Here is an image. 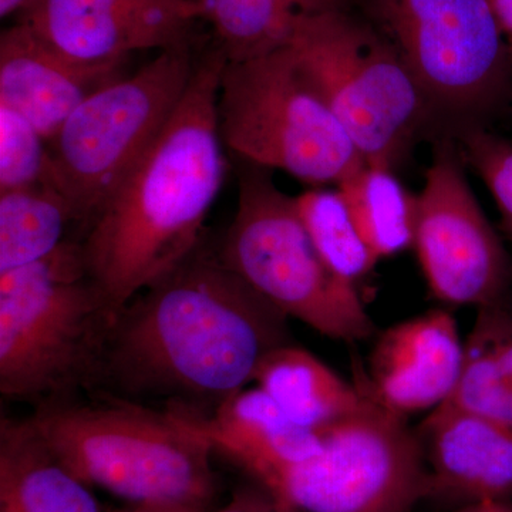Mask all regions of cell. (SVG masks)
Segmentation results:
<instances>
[{
	"instance_id": "6da1fadb",
	"label": "cell",
	"mask_w": 512,
	"mask_h": 512,
	"mask_svg": "<svg viewBox=\"0 0 512 512\" xmlns=\"http://www.w3.org/2000/svg\"><path fill=\"white\" fill-rule=\"evenodd\" d=\"M288 319L202 241L120 308L96 393L210 416L254 382L269 352L292 343Z\"/></svg>"
},
{
	"instance_id": "7a4b0ae2",
	"label": "cell",
	"mask_w": 512,
	"mask_h": 512,
	"mask_svg": "<svg viewBox=\"0 0 512 512\" xmlns=\"http://www.w3.org/2000/svg\"><path fill=\"white\" fill-rule=\"evenodd\" d=\"M225 63L217 46L197 57L173 117L79 238L90 276L117 308L204 241L205 221L228 173L218 126Z\"/></svg>"
},
{
	"instance_id": "3957f363",
	"label": "cell",
	"mask_w": 512,
	"mask_h": 512,
	"mask_svg": "<svg viewBox=\"0 0 512 512\" xmlns=\"http://www.w3.org/2000/svg\"><path fill=\"white\" fill-rule=\"evenodd\" d=\"M119 311L90 276L79 238L0 272V392L36 409L96 392Z\"/></svg>"
},
{
	"instance_id": "277c9868",
	"label": "cell",
	"mask_w": 512,
	"mask_h": 512,
	"mask_svg": "<svg viewBox=\"0 0 512 512\" xmlns=\"http://www.w3.org/2000/svg\"><path fill=\"white\" fill-rule=\"evenodd\" d=\"M29 420L89 487L133 504H211L214 450L178 414L101 393L39 407Z\"/></svg>"
},
{
	"instance_id": "5b68a950",
	"label": "cell",
	"mask_w": 512,
	"mask_h": 512,
	"mask_svg": "<svg viewBox=\"0 0 512 512\" xmlns=\"http://www.w3.org/2000/svg\"><path fill=\"white\" fill-rule=\"evenodd\" d=\"M348 131L366 164L396 171L437 127L396 49L345 9L303 19L286 43Z\"/></svg>"
},
{
	"instance_id": "8992f818",
	"label": "cell",
	"mask_w": 512,
	"mask_h": 512,
	"mask_svg": "<svg viewBox=\"0 0 512 512\" xmlns=\"http://www.w3.org/2000/svg\"><path fill=\"white\" fill-rule=\"evenodd\" d=\"M365 9L419 84L437 136L510 113L512 60L490 0H365Z\"/></svg>"
},
{
	"instance_id": "52a82bcc",
	"label": "cell",
	"mask_w": 512,
	"mask_h": 512,
	"mask_svg": "<svg viewBox=\"0 0 512 512\" xmlns=\"http://www.w3.org/2000/svg\"><path fill=\"white\" fill-rule=\"evenodd\" d=\"M222 143L238 160L302 183L335 184L365 165L348 131L288 47L227 62L218 93Z\"/></svg>"
},
{
	"instance_id": "ba28073f",
	"label": "cell",
	"mask_w": 512,
	"mask_h": 512,
	"mask_svg": "<svg viewBox=\"0 0 512 512\" xmlns=\"http://www.w3.org/2000/svg\"><path fill=\"white\" fill-rule=\"evenodd\" d=\"M238 205L222 261L266 301L320 335L355 343L375 333L356 285L326 265L299 217L295 197L271 170L238 160Z\"/></svg>"
},
{
	"instance_id": "9c48e42d",
	"label": "cell",
	"mask_w": 512,
	"mask_h": 512,
	"mask_svg": "<svg viewBox=\"0 0 512 512\" xmlns=\"http://www.w3.org/2000/svg\"><path fill=\"white\" fill-rule=\"evenodd\" d=\"M195 63L190 43L158 52L80 104L47 143V181L69 201L77 238L156 143Z\"/></svg>"
},
{
	"instance_id": "30bf717a",
	"label": "cell",
	"mask_w": 512,
	"mask_h": 512,
	"mask_svg": "<svg viewBox=\"0 0 512 512\" xmlns=\"http://www.w3.org/2000/svg\"><path fill=\"white\" fill-rule=\"evenodd\" d=\"M319 436L322 451L282 478L278 500L301 512H412L429 497L419 434L369 397Z\"/></svg>"
},
{
	"instance_id": "8fae6325",
	"label": "cell",
	"mask_w": 512,
	"mask_h": 512,
	"mask_svg": "<svg viewBox=\"0 0 512 512\" xmlns=\"http://www.w3.org/2000/svg\"><path fill=\"white\" fill-rule=\"evenodd\" d=\"M456 138H433L417 195L413 249L431 295L446 305H511L512 258L468 183Z\"/></svg>"
},
{
	"instance_id": "7c38bea8",
	"label": "cell",
	"mask_w": 512,
	"mask_h": 512,
	"mask_svg": "<svg viewBox=\"0 0 512 512\" xmlns=\"http://www.w3.org/2000/svg\"><path fill=\"white\" fill-rule=\"evenodd\" d=\"M197 19L195 0H39L25 22L63 55L103 63L187 45Z\"/></svg>"
},
{
	"instance_id": "4fadbf2b",
	"label": "cell",
	"mask_w": 512,
	"mask_h": 512,
	"mask_svg": "<svg viewBox=\"0 0 512 512\" xmlns=\"http://www.w3.org/2000/svg\"><path fill=\"white\" fill-rule=\"evenodd\" d=\"M464 362V340L444 309L423 313L384 330L376 340L369 375L360 392L390 413L410 414L440 407L453 396Z\"/></svg>"
},
{
	"instance_id": "5bb4252c",
	"label": "cell",
	"mask_w": 512,
	"mask_h": 512,
	"mask_svg": "<svg viewBox=\"0 0 512 512\" xmlns=\"http://www.w3.org/2000/svg\"><path fill=\"white\" fill-rule=\"evenodd\" d=\"M124 64L74 60L22 22L0 37V106L25 117L49 143L80 104L124 76Z\"/></svg>"
},
{
	"instance_id": "9a60e30c",
	"label": "cell",
	"mask_w": 512,
	"mask_h": 512,
	"mask_svg": "<svg viewBox=\"0 0 512 512\" xmlns=\"http://www.w3.org/2000/svg\"><path fill=\"white\" fill-rule=\"evenodd\" d=\"M429 468V497L464 505L511 500L512 430L441 404L416 430Z\"/></svg>"
},
{
	"instance_id": "2e32d148",
	"label": "cell",
	"mask_w": 512,
	"mask_h": 512,
	"mask_svg": "<svg viewBox=\"0 0 512 512\" xmlns=\"http://www.w3.org/2000/svg\"><path fill=\"white\" fill-rule=\"evenodd\" d=\"M175 414L272 494L292 468L322 451L319 434L296 424L259 387L234 394L210 416Z\"/></svg>"
},
{
	"instance_id": "e0dca14e",
	"label": "cell",
	"mask_w": 512,
	"mask_h": 512,
	"mask_svg": "<svg viewBox=\"0 0 512 512\" xmlns=\"http://www.w3.org/2000/svg\"><path fill=\"white\" fill-rule=\"evenodd\" d=\"M89 485L74 476L29 417L0 423V512H100Z\"/></svg>"
},
{
	"instance_id": "ac0fdd59",
	"label": "cell",
	"mask_w": 512,
	"mask_h": 512,
	"mask_svg": "<svg viewBox=\"0 0 512 512\" xmlns=\"http://www.w3.org/2000/svg\"><path fill=\"white\" fill-rule=\"evenodd\" d=\"M254 382L296 424L320 434L363 409L367 397L309 350L288 343L269 352Z\"/></svg>"
},
{
	"instance_id": "d6986e66",
	"label": "cell",
	"mask_w": 512,
	"mask_h": 512,
	"mask_svg": "<svg viewBox=\"0 0 512 512\" xmlns=\"http://www.w3.org/2000/svg\"><path fill=\"white\" fill-rule=\"evenodd\" d=\"M444 404L512 430V308L477 309L464 339V362L453 396Z\"/></svg>"
},
{
	"instance_id": "ffe728a7",
	"label": "cell",
	"mask_w": 512,
	"mask_h": 512,
	"mask_svg": "<svg viewBox=\"0 0 512 512\" xmlns=\"http://www.w3.org/2000/svg\"><path fill=\"white\" fill-rule=\"evenodd\" d=\"M227 62L282 49L303 19L342 9L343 0H195Z\"/></svg>"
},
{
	"instance_id": "44dd1931",
	"label": "cell",
	"mask_w": 512,
	"mask_h": 512,
	"mask_svg": "<svg viewBox=\"0 0 512 512\" xmlns=\"http://www.w3.org/2000/svg\"><path fill=\"white\" fill-rule=\"evenodd\" d=\"M357 229L376 258L402 254L414 245L417 195L380 165H363L338 185Z\"/></svg>"
},
{
	"instance_id": "7402d4cb",
	"label": "cell",
	"mask_w": 512,
	"mask_h": 512,
	"mask_svg": "<svg viewBox=\"0 0 512 512\" xmlns=\"http://www.w3.org/2000/svg\"><path fill=\"white\" fill-rule=\"evenodd\" d=\"M72 225V207L50 181L0 192V272L49 255Z\"/></svg>"
},
{
	"instance_id": "603a6c76",
	"label": "cell",
	"mask_w": 512,
	"mask_h": 512,
	"mask_svg": "<svg viewBox=\"0 0 512 512\" xmlns=\"http://www.w3.org/2000/svg\"><path fill=\"white\" fill-rule=\"evenodd\" d=\"M295 202L313 244L336 275L356 285L375 269L379 259L357 229L338 187L313 188Z\"/></svg>"
},
{
	"instance_id": "cb8c5ba5",
	"label": "cell",
	"mask_w": 512,
	"mask_h": 512,
	"mask_svg": "<svg viewBox=\"0 0 512 512\" xmlns=\"http://www.w3.org/2000/svg\"><path fill=\"white\" fill-rule=\"evenodd\" d=\"M467 167L483 180L500 212V231L512 241V140L491 127L461 128L451 134Z\"/></svg>"
},
{
	"instance_id": "d4e9b609",
	"label": "cell",
	"mask_w": 512,
	"mask_h": 512,
	"mask_svg": "<svg viewBox=\"0 0 512 512\" xmlns=\"http://www.w3.org/2000/svg\"><path fill=\"white\" fill-rule=\"evenodd\" d=\"M47 165L42 134L15 110L0 106V192L43 183Z\"/></svg>"
},
{
	"instance_id": "484cf974",
	"label": "cell",
	"mask_w": 512,
	"mask_h": 512,
	"mask_svg": "<svg viewBox=\"0 0 512 512\" xmlns=\"http://www.w3.org/2000/svg\"><path fill=\"white\" fill-rule=\"evenodd\" d=\"M218 512H301L284 501L278 500L271 491L261 488H242L232 500Z\"/></svg>"
},
{
	"instance_id": "4316f807",
	"label": "cell",
	"mask_w": 512,
	"mask_h": 512,
	"mask_svg": "<svg viewBox=\"0 0 512 512\" xmlns=\"http://www.w3.org/2000/svg\"><path fill=\"white\" fill-rule=\"evenodd\" d=\"M490 3L512 60V0H490Z\"/></svg>"
},
{
	"instance_id": "83f0119b",
	"label": "cell",
	"mask_w": 512,
	"mask_h": 512,
	"mask_svg": "<svg viewBox=\"0 0 512 512\" xmlns=\"http://www.w3.org/2000/svg\"><path fill=\"white\" fill-rule=\"evenodd\" d=\"M210 505L194 504H133L128 510L114 512H207Z\"/></svg>"
},
{
	"instance_id": "f1b7e54d",
	"label": "cell",
	"mask_w": 512,
	"mask_h": 512,
	"mask_svg": "<svg viewBox=\"0 0 512 512\" xmlns=\"http://www.w3.org/2000/svg\"><path fill=\"white\" fill-rule=\"evenodd\" d=\"M456 512H512V504L508 500H488L468 504Z\"/></svg>"
},
{
	"instance_id": "f546056e",
	"label": "cell",
	"mask_w": 512,
	"mask_h": 512,
	"mask_svg": "<svg viewBox=\"0 0 512 512\" xmlns=\"http://www.w3.org/2000/svg\"><path fill=\"white\" fill-rule=\"evenodd\" d=\"M25 2L26 0H0V15H2V18H5V16L15 12Z\"/></svg>"
}]
</instances>
